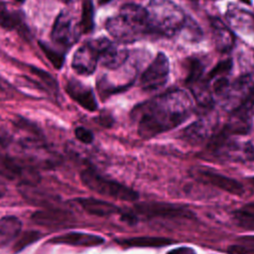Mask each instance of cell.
<instances>
[{
  "label": "cell",
  "instance_id": "6da1fadb",
  "mask_svg": "<svg viewBox=\"0 0 254 254\" xmlns=\"http://www.w3.org/2000/svg\"><path fill=\"white\" fill-rule=\"evenodd\" d=\"M192 106L188 92L172 89L136 106L132 116L137 121L139 136L150 139L182 124L190 117Z\"/></svg>",
  "mask_w": 254,
  "mask_h": 254
},
{
  "label": "cell",
  "instance_id": "7a4b0ae2",
  "mask_svg": "<svg viewBox=\"0 0 254 254\" xmlns=\"http://www.w3.org/2000/svg\"><path fill=\"white\" fill-rule=\"evenodd\" d=\"M151 34L173 37L187 30L190 41H199V26L172 0H150L146 8Z\"/></svg>",
  "mask_w": 254,
  "mask_h": 254
},
{
  "label": "cell",
  "instance_id": "3957f363",
  "mask_svg": "<svg viewBox=\"0 0 254 254\" xmlns=\"http://www.w3.org/2000/svg\"><path fill=\"white\" fill-rule=\"evenodd\" d=\"M105 27L108 33L122 44L138 41L151 34L146 8L132 3L123 5L118 15L108 18Z\"/></svg>",
  "mask_w": 254,
  "mask_h": 254
},
{
  "label": "cell",
  "instance_id": "277c9868",
  "mask_svg": "<svg viewBox=\"0 0 254 254\" xmlns=\"http://www.w3.org/2000/svg\"><path fill=\"white\" fill-rule=\"evenodd\" d=\"M80 179L86 188L105 196L126 201L136 200L139 196L138 192L133 189L116 181L106 179L91 169L82 171Z\"/></svg>",
  "mask_w": 254,
  "mask_h": 254
},
{
  "label": "cell",
  "instance_id": "5b68a950",
  "mask_svg": "<svg viewBox=\"0 0 254 254\" xmlns=\"http://www.w3.org/2000/svg\"><path fill=\"white\" fill-rule=\"evenodd\" d=\"M0 175L22 185L34 186L40 181L35 168L26 162L11 157L0 150Z\"/></svg>",
  "mask_w": 254,
  "mask_h": 254
},
{
  "label": "cell",
  "instance_id": "8992f818",
  "mask_svg": "<svg viewBox=\"0 0 254 254\" xmlns=\"http://www.w3.org/2000/svg\"><path fill=\"white\" fill-rule=\"evenodd\" d=\"M80 33L79 22H76L70 12L64 10L61 12L55 20L51 35L57 45L66 49L71 47L78 40Z\"/></svg>",
  "mask_w": 254,
  "mask_h": 254
},
{
  "label": "cell",
  "instance_id": "52a82bcc",
  "mask_svg": "<svg viewBox=\"0 0 254 254\" xmlns=\"http://www.w3.org/2000/svg\"><path fill=\"white\" fill-rule=\"evenodd\" d=\"M169 72V60L165 54L159 53L141 75L140 85L146 91L157 90L165 85Z\"/></svg>",
  "mask_w": 254,
  "mask_h": 254
},
{
  "label": "cell",
  "instance_id": "ba28073f",
  "mask_svg": "<svg viewBox=\"0 0 254 254\" xmlns=\"http://www.w3.org/2000/svg\"><path fill=\"white\" fill-rule=\"evenodd\" d=\"M138 213L150 217L164 218H192L194 213L186 206L169 202H139L135 204Z\"/></svg>",
  "mask_w": 254,
  "mask_h": 254
},
{
  "label": "cell",
  "instance_id": "9c48e42d",
  "mask_svg": "<svg viewBox=\"0 0 254 254\" xmlns=\"http://www.w3.org/2000/svg\"><path fill=\"white\" fill-rule=\"evenodd\" d=\"M92 41L99 53V62L105 67L118 68L127 60L128 51L117 47L107 38H98Z\"/></svg>",
  "mask_w": 254,
  "mask_h": 254
},
{
  "label": "cell",
  "instance_id": "30bf717a",
  "mask_svg": "<svg viewBox=\"0 0 254 254\" xmlns=\"http://www.w3.org/2000/svg\"><path fill=\"white\" fill-rule=\"evenodd\" d=\"M98 62L99 53L93 41L90 40L76 50L71 61V66L77 73L88 75L95 70Z\"/></svg>",
  "mask_w": 254,
  "mask_h": 254
},
{
  "label": "cell",
  "instance_id": "8fae6325",
  "mask_svg": "<svg viewBox=\"0 0 254 254\" xmlns=\"http://www.w3.org/2000/svg\"><path fill=\"white\" fill-rule=\"evenodd\" d=\"M197 178L200 181L207 183L213 187H216L231 194L242 195L244 193L243 186L236 180H233L226 176H223L211 171L199 170L197 171Z\"/></svg>",
  "mask_w": 254,
  "mask_h": 254
},
{
  "label": "cell",
  "instance_id": "7c38bea8",
  "mask_svg": "<svg viewBox=\"0 0 254 254\" xmlns=\"http://www.w3.org/2000/svg\"><path fill=\"white\" fill-rule=\"evenodd\" d=\"M65 90L67 94L84 109L88 111H95L97 109V102L91 88L80 81L69 79L66 82Z\"/></svg>",
  "mask_w": 254,
  "mask_h": 254
},
{
  "label": "cell",
  "instance_id": "4fadbf2b",
  "mask_svg": "<svg viewBox=\"0 0 254 254\" xmlns=\"http://www.w3.org/2000/svg\"><path fill=\"white\" fill-rule=\"evenodd\" d=\"M209 22L216 50L220 53H228L231 51L235 43V37L232 31L216 17H211Z\"/></svg>",
  "mask_w": 254,
  "mask_h": 254
},
{
  "label": "cell",
  "instance_id": "5bb4252c",
  "mask_svg": "<svg viewBox=\"0 0 254 254\" xmlns=\"http://www.w3.org/2000/svg\"><path fill=\"white\" fill-rule=\"evenodd\" d=\"M54 244H66L72 246L94 247L104 243V238L95 234L84 232H67L59 236H55L49 240Z\"/></svg>",
  "mask_w": 254,
  "mask_h": 254
},
{
  "label": "cell",
  "instance_id": "9a60e30c",
  "mask_svg": "<svg viewBox=\"0 0 254 254\" xmlns=\"http://www.w3.org/2000/svg\"><path fill=\"white\" fill-rule=\"evenodd\" d=\"M31 219L39 225L43 226H59L66 224L73 220V216L70 212L59 209V208H49L38 210L34 212L31 216Z\"/></svg>",
  "mask_w": 254,
  "mask_h": 254
},
{
  "label": "cell",
  "instance_id": "2e32d148",
  "mask_svg": "<svg viewBox=\"0 0 254 254\" xmlns=\"http://www.w3.org/2000/svg\"><path fill=\"white\" fill-rule=\"evenodd\" d=\"M228 24L243 33H251L254 31V14L239 8L235 5H229L226 12Z\"/></svg>",
  "mask_w": 254,
  "mask_h": 254
},
{
  "label": "cell",
  "instance_id": "e0dca14e",
  "mask_svg": "<svg viewBox=\"0 0 254 254\" xmlns=\"http://www.w3.org/2000/svg\"><path fill=\"white\" fill-rule=\"evenodd\" d=\"M76 201L87 213L91 215L105 217L121 212V209L117 205L101 199L91 197H79L76 199Z\"/></svg>",
  "mask_w": 254,
  "mask_h": 254
},
{
  "label": "cell",
  "instance_id": "ac0fdd59",
  "mask_svg": "<svg viewBox=\"0 0 254 254\" xmlns=\"http://www.w3.org/2000/svg\"><path fill=\"white\" fill-rule=\"evenodd\" d=\"M210 133L209 124L203 120H197L189 125L182 133V138L191 145H197L206 140Z\"/></svg>",
  "mask_w": 254,
  "mask_h": 254
},
{
  "label": "cell",
  "instance_id": "d6986e66",
  "mask_svg": "<svg viewBox=\"0 0 254 254\" xmlns=\"http://www.w3.org/2000/svg\"><path fill=\"white\" fill-rule=\"evenodd\" d=\"M119 244L126 247H151L158 248L166 245L172 244L174 241L165 237H152V236H142V237H130L117 241Z\"/></svg>",
  "mask_w": 254,
  "mask_h": 254
},
{
  "label": "cell",
  "instance_id": "ffe728a7",
  "mask_svg": "<svg viewBox=\"0 0 254 254\" xmlns=\"http://www.w3.org/2000/svg\"><path fill=\"white\" fill-rule=\"evenodd\" d=\"M254 114V83L245 95L241 103L232 111V116L235 120L248 123Z\"/></svg>",
  "mask_w": 254,
  "mask_h": 254
},
{
  "label": "cell",
  "instance_id": "44dd1931",
  "mask_svg": "<svg viewBox=\"0 0 254 254\" xmlns=\"http://www.w3.org/2000/svg\"><path fill=\"white\" fill-rule=\"evenodd\" d=\"M22 228L21 221L14 216H6L0 219V243H7L16 238Z\"/></svg>",
  "mask_w": 254,
  "mask_h": 254
},
{
  "label": "cell",
  "instance_id": "7402d4cb",
  "mask_svg": "<svg viewBox=\"0 0 254 254\" xmlns=\"http://www.w3.org/2000/svg\"><path fill=\"white\" fill-rule=\"evenodd\" d=\"M0 27L6 30H20L24 27V18L19 11H8L6 8L0 12Z\"/></svg>",
  "mask_w": 254,
  "mask_h": 254
},
{
  "label": "cell",
  "instance_id": "603a6c76",
  "mask_svg": "<svg viewBox=\"0 0 254 254\" xmlns=\"http://www.w3.org/2000/svg\"><path fill=\"white\" fill-rule=\"evenodd\" d=\"M81 33H90L94 27V8L91 0H83L81 5V18L79 21Z\"/></svg>",
  "mask_w": 254,
  "mask_h": 254
},
{
  "label": "cell",
  "instance_id": "cb8c5ba5",
  "mask_svg": "<svg viewBox=\"0 0 254 254\" xmlns=\"http://www.w3.org/2000/svg\"><path fill=\"white\" fill-rule=\"evenodd\" d=\"M204 70V65L197 58H190L187 61V78L186 82L189 85H194L200 81Z\"/></svg>",
  "mask_w": 254,
  "mask_h": 254
},
{
  "label": "cell",
  "instance_id": "d4e9b609",
  "mask_svg": "<svg viewBox=\"0 0 254 254\" xmlns=\"http://www.w3.org/2000/svg\"><path fill=\"white\" fill-rule=\"evenodd\" d=\"M41 238V233L36 230H29L23 232L19 238L16 240L14 246H13V251L14 253H18L22 250H24L27 246L33 244L37 240Z\"/></svg>",
  "mask_w": 254,
  "mask_h": 254
},
{
  "label": "cell",
  "instance_id": "484cf974",
  "mask_svg": "<svg viewBox=\"0 0 254 254\" xmlns=\"http://www.w3.org/2000/svg\"><path fill=\"white\" fill-rule=\"evenodd\" d=\"M43 53L46 55V57L49 59V61L53 64V65L56 68H61L64 62V55L62 52L56 51L52 47L48 46L46 43H39Z\"/></svg>",
  "mask_w": 254,
  "mask_h": 254
},
{
  "label": "cell",
  "instance_id": "4316f807",
  "mask_svg": "<svg viewBox=\"0 0 254 254\" xmlns=\"http://www.w3.org/2000/svg\"><path fill=\"white\" fill-rule=\"evenodd\" d=\"M233 217L237 225L241 228L246 230H254V213L240 209L233 213Z\"/></svg>",
  "mask_w": 254,
  "mask_h": 254
},
{
  "label": "cell",
  "instance_id": "83f0119b",
  "mask_svg": "<svg viewBox=\"0 0 254 254\" xmlns=\"http://www.w3.org/2000/svg\"><path fill=\"white\" fill-rule=\"evenodd\" d=\"M30 70L33 74H35L41 80V82L45 85L46 88H48L49 90H51L53 92L58 91L57 81L50 73H48L47 71H45L43 69H40L39 67H35V66H32L30 68Z\"/></svg>",
  "mask_w": 254,
  "mask_h": 254
},
{
  "label": "cell",
  "instance_id": "f1b7e54d",
  "mask_svg": "<svg viewBox=\"0 0 254 254\" xmlns=\"http://www.w3.org/2000/svg\"><path fill=\"white\" fill-rule=\"evenodd\" d=\"M232 68V61L231 59H227L225 61H222L218 63L213 69L208 73V79H214L221 76H226L227 73Z\"/></svg>",
  "mask_w": 254,
  "mask_h": 254
},
{
  "label": "cell",
  "instance_id": "f546056e",
  "mask_svg": "<svg viewBox=\"0 0 254 254\" xmlns=\"http://www.w3.org/2000/svg\"><path fill=\"white\" fill-rule=\"evenodd\" d=\"M75 137L84 144H90L93 142V134L90 130L84 128V127H77L74 130Z\"/></svg>",
  "mask_w": 254,
  "mask_h": 254
},
{
  "label": "cell",
  "instance_id": "4dcf8cb0",
  "mask_svg": "<svg viewBox=\"0 0 254 254\" xmlns=\"http://www.w3.org/2000/svg\"><path fill=\"white\" fill-rule=\"evenodd\" d=\"M254 251V248H250L245 245H232L227 249L228 254H250Z\"/></svg>",
  "mask_w": 254,
  "mask_h": 254
},
{
  "label": "cell",
  "instance_id": "1f68e13d",
  "mask_svg": "<svg viewBox=\"0 0 254 254\" xmlns=\"http://www.w3.org/2000/svg\"><path fill=\"white\" fill-rule=\"evenodd\" d=\"M12 92L10 86L2 79L0 78V99H5L11 97Z\"/></svg>",
  "mask_w": 254,
  "mask_h": 254
},
{
  "label": "cell",
  "instance_id": "d6a6232c",
  "mask_svg": "<svg viewBox=\"0 0 254 254\" xmlns=\"http://www.w3.org/2000/svg\"><path fill=\"white\" fill-rule=\"evenodd\" d=\"M168 254H195V252L190 247H179L171 250Z\"/></svg>",
  "mask_w": 254,
  "mask_h": 254
},
{
  "label": "cell",
  "instance_id": "836d02e7",
  "mask_svg": "<svg viewBox=\"0 0 254 254\" xmlns=\"http://www.w3.org/2000/svg\"><path fill=\"white\" fill-rule=\"evenodd\" d=\"M121 219L129 224H135L137 222V217L132 213H122Z\"/></svg>",
  "mask_w": 254,
  "mask_h": 254
},
{
  "label": "cell",
  "instance_id": "e575fe53",
  "mask_svg": "<svg viewBox=\"0 0 254 254\" xmlns=\"http://www.w3.org/2000/svg\"><path fill=\"white\" fill-rule=\"evenodd\" d=\"M242 209H243V210H245V211H248V212L254 213V202H250V203L246 204Z\"/></svg>",
  "mask_w": 254,
  "mask_h": 254
},
{
  "label": "cell",
  "instance_id": "d590c367",
  "mask_svg": "<svg viewBox=\"0 0 254 254\" xmlns=\"http://www.w3.org/2000/svg\"><path fill=\"white\" fill-rule=\"evenodd\" d=\"M240 240L244 241V242H252L254 243V236H245V237H241Z\"/></svg>",
  "mask_w": 254,
  "mask_h": 254
},
{
  "label": "cell",
  "instance_id": "8d00e7d4",
  "mask_svg": "<svg viewBox=\"0 0 254 254\" xmlns=\"http://www.w3.org/2000/svg\"><path fill=\"white\" fill-rule=\"evenodd\" d=\"M111 0H98V3L100 4V5H103V4H106V3H108V2H110Z\"/></svg>",
  "mask_w": 254,
  "mask_h": 254
},
{
  "label": "cell",
  "instance_id": "74e56055",
  "mask_svg": "<svg viewBox=\"0 0 254 254\" xmlns=\"http://www.w3.org/2000/svg\"><path fill=\"white\" fill-rule=\"evenodd\" d=\"M6 8V6H5V4L0 0V12L2 11V10H4Z\"/></svg>",
  "mask_w": 254,
  "mask_h": 254
},
{
  "label": "cell",
  "instance_id": "f35d334b",
  "mask_svg": "<svg viewBox=\"0 0 254 254\" xmlns=\"http://www.w3.org/2000/svg\"><path fill=\"white\" fill-rule=\"evenodd\" d=\"M13 1H15V2H18V3H22V2H24L25 0H13Z\"/></svg>",
  "mask_w": 254,
  "mask_h": 254
},
{
  "label": "cell",
  "instance_id": "ab89813d",
  "mask_svg": "<svg viewBox=\"0 0 254 254\" xmlns=\"http://www.w3.org/2000/svg\"><path fill=\"white\" fill-rule=\"evenodd\" d=\"M61 1H63V2H64V3H67V2H69L70 0H61Z\"/></svg>",
  "mask_w": 254,
  "mask_h": 254
},
{
  "label": "cell",
  "instance_id": "60d3db41",
  "mask_svg": "<svg viewBox=\"0 0 254 254\" xmlns=\"http://www.w3.org/2000/svg\"><path fill=\"white\" fill-rule=\"evenodd\" d=\"M251 181H252V185H253V186H254V178H253V179H252V180H251Z\"/></svg>",
  "mask_w": 254,
  "mask_h": 254
},
{
  "label": "cell",
  "instance_id": "b9f144b4",
  "mask_svg": "<svg viewBox=\"0 0 254 254\" xmlns=\"http://www.w3.org/2000/svg\"><path fill=\"white\" fill-rule=\"evenodd\" d=\"M2 195H3V193H2V192H1V191H0V197H1V196H2Z\"/></svg>",
  "mask_w": 254,
  "mask_h": 254
},
{
  "label": "cell",
  "instance_id": "7bdbcfd3",
  "mask_svg": "<svg viewBox=\"0 0 254 254\" xmlns=\"http://www.w3.org/2000/svg\"><path fill=\"white\" fill-rule=\"evenodd\" d=\"M190 1H196V0H190Z\"/></svg>",
  "mask_w": 254,
  "mask_h": 254
}]
</instances>
